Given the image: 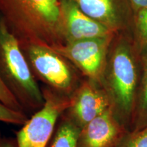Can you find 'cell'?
I'll return each mask as SVG.
<instances>
[{
    "instance_id": "6da1fadb",
    "label": "cell",
    "mask_w": 147,
    "mask_h": 147,
    "mask_svg": "<svg viewBox=\"0 0 147 147\" xmlns=\"http://www.w3.org/2000/svg\"><path fill=\"white\" fill-rule=\"evenodd\" d=\"M142 59L131 33H115L110 44L101 85L109 99L110 109L129 131L136 102Z\"/></svg>"
},
{
    "instance_id": "7a4b0ae2",
    "label": "cell",
    "mask_w": 147,
    "mask_h": 147,
    "mask_svg": "<svg viewBox=\"0 0 147 147\" xmlns=\"http://www.w3.org/2000/svg\"><path fill=\"white\" fill-rule=\"evenodd\" d=\"M0 15L21 44H65L60 0H0Z\"/></svg>"
},
{
    "instance_id": "3957f363",
    "label": "cell",
    "mask_w": 147,
    "mask_h": 147,
    "mask_svg": "<svg viewBox=\"0 0 147 147\" xmlns=\"http://www.w3.org/2000/svg\"><path fill=\"white\" fill-rule=\"evenodd\" d=\"M0 76L27 114H34L45 104L21 43L0 15Z\"/></svg>"
},
{
    "instance_id": "277c9868",
    "label": "cell",
    "mask_w": 147,
    "mask_h": 147,
    "mask_svg": "<svg viewBox=\"0 0 147 147\" xmlns=\"http://www.w3.org/2000/svg\"><path fill=\"white\" fill-rule=\"evenodd\" d=\"M21 46L36 78L55 93L70 97L84 78L80 71L53 48L36 43Z\"/></svg>"
},
{
    "instance_id": "5b68a950",
    "label": "cell",
    "mask_w": 147,
    "mask_h": 147,
    "mask_svg": "<svg viewBox=\"0 0 147 147\" xmlns=\"http://www.w3.org/2000/svg\"><path fill=\"white\" fill-rule=\"evenodd\" d=\"M45 104L32 114L16 134L18 147H47L59 119L69 104V97L42 87Z\"/></svg>"
},
{
    "instance_id": "8992f818",
    "label": "cell",
    "mask_w": 147,
    "mask_h": 147,
    "mask_svg": "<svg viewBox=\"0 0 147 147\" xmlns=\"http://www.w3.org/2000/svg\"><path fill=\"white\" fill-rule=\"evenodd\" d=\"M115 34L68 42L53 49L67 59L84 78L100 84Z\"/></svg>"
},
{
    "instance_id": "52a82bcc",
    "label": "cell",
    "mask_w": 147,
    "mask_h": 147,
    "mask_svg": "<svg viewBox=\"0 0 147 147\" xmlns=\"http://www.w3.org/2000/svg\"><path fill=\"white\" fill-rule=\"evenodd\" d=\"M108 108L109 99L102 85L84 78L69 97V106L64 113L81 129Z\"/></svg>"
},
{
    "instance_id": "ba28073f",
    "label": "cell",
    "mask_w": 147,
    "mask_h": 147,
    "mask_svg": "<svg viewBox=\"0 0 147 147\" xmlns=\"http://www.w3.org/2000/svg\"><path fill=\"white\" fill-rule=\"evenodd\" d=\"M84 14L113 33H132L134 12L127 0H74Z\"/></svg>"
},
{
    "instance_id": "9c48e42d",
    "label": "cell",
    "mask_w": 147,
    "mask_h": 147,
    "mask_svg": "<svg viewBox=\"0 0 147 147\" xmlns=\"http://www.w3.org/2000/svg\"><path fill=\"white\" fill-rule=\"evenodd\" d=\"M128 131L108 108L80 129L78 147H117Z\"/></svg>"
},
{
    "instance_id": "30bf717a",
    "label": "cell",
    "mask_w": 147,
    "mask_h": 147,
    "mask_svg": "<svg viewBox=\"0 0 147 147\" xmlns=\"http://www.w3.org/2000/svg\"><path fill=\"white\" fill-rule=\"evenodd\" d=\"M60 11L65 44L114 34L84 14L74 0H60Z\"/></svg>"
},
{
    "instance_id": "8fae6325",
    "label": "cell",
    "mask_w": 147,
    "mask_h": 147,
    "mask_svg": "<svg viewBox=\"0 0 147 147\" xmlns=\"http://www.w3.org/2000/svg\"><path fill=\"white\" fill-rule=\"evenodd\" d=\"M80 128L63 113L47 147H78Z\"/></svg>"
},
{
    "instance_id": "7c38bea8",
    "label": "cell",
    "mask_w": 147,
    "mask_h": 147,
    "mask_svg": "<svg viewBox=\"0 0 147 147\" xmlns=\"http://www.w3.org/2000/svg\"><path fill=\"white\" fill-rule=\"evenodd\" d=\"M146 125H147V55L142 59L140 80L129 131L138 130Z\"/></svg>"
},
{
    "instance_id": "4fadbf2b",
    "label": "cell",
    "mask_w": 147,
    "mask_h": 147,
    "mask_svg": "<svg viewBox=\"0 0 147 147\" xmlns=\"http://www.w3.org/2000/svg\"><path fill=\"white\" fill-rule=\"evenodd\" d=\"M132 38L140 56L147 55V5L134 14Z\"/></svg>"
},
{
    "instance_id": "5bb4252c",
    "label": "cell",
    "mask_w": 147,
    "mask_h": 147,
    "mask_svg": "<svg viewBox=\"0 0 147 147\" xmlns=\"http://www.w3.org/2000/svg\"><path fill=\"white\" fill-rule=\"evenodd\" d=\"M117 147H147V125L136 131H128Z\"/></svg>"
},
{
    "instance_id": "9a60e30c",
    "label": "cell",
    "mask_w": 147,
    "mask_h": 147,
    "mask_svg": "<svg viewBox=\"0 0 147 147\" xmlns=\"http://www.w3.org/2000/svg\"><path fill=\"white\" fill-rule=\"evenodd\" d=\"M29 119L25 112L17 111L8 107L0 102V121L8 124L23 125Z\"/></svg>"
},
{
    "instance_id": "2e32d148",
    "label": "cell",
    "mask_w": 147,
    "mask_h": 147,
    "mask_svg": "<svg viewBox=\"0 0 147 147\" xmlns=\"http://www.w3.org/2000/svg\"><path fill=\"white\" fill-rule=\"evenodd\" d=\"M0 102L14 110L25 112L21 104L18 102L12 92L5 85L1 76H0Z\"/></svg>"
},
{
    "instance_id": "e0dca14e",
    "label": "cell",
    "mask_w": 147,
    "mask_h": 147,
    "mask_svg": "<svg viewBox=\"0 0 147 147\" xmlns=\"http://www.w3.org/2000/svg\"><path fill=\"white\" fill-rule=\"evenodd\" d=\"M133 11L134 14L147 5V0H127Z\"/></svg>"
},
{
    "instance_id": "ac0fdd59",
    "label": "cell",
    "mask_w": 147,
    "mask_h": 147,
    "mask_svg": "<svg viewBox=\"0 0 147 147\" xmlns=\"http://www.w3.org/2000/svg\"><path fill=\"white\" fill-rule=\"evenodd\" d=\"M0 147H18L16 139L9 138H1Z\"/></svg>"
},
{
    "instance_id": "d6986e66",
    "label": "cell",
    "mask_w": 147,
    "mask_h": 147,
    "mask_svg": "<svg viewBox=\"0 0 147 147\" xmlns=\"http://www.w3.org/2000/svg\"><path fill=\"white\" fill-rule=\"evenodd\" d=\"M1 135H0V139H1Z\"/></svg>"
}]
</instances>
